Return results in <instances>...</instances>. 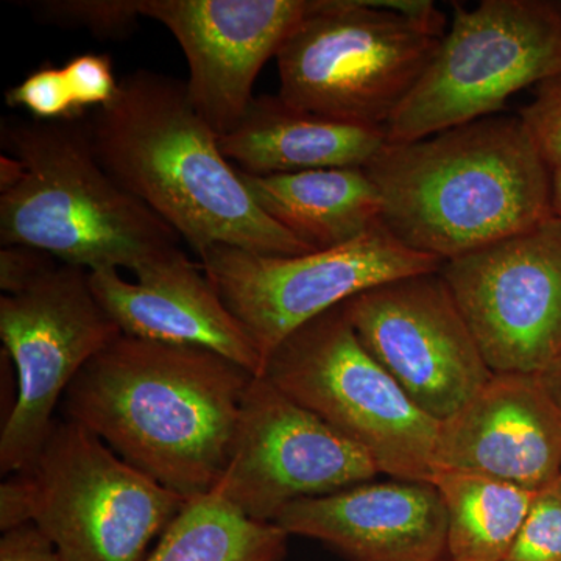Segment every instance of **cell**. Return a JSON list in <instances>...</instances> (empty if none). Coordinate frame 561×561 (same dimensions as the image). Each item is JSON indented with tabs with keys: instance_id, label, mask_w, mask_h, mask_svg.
Instances as JSON below:
<instances>
[{
	"instance_id": "cell-1",
	"label": "cell",
	"mask_w": 561,
	"mask_h": 561,
	"mask_svg": "<svg viewBox=\"0 0 561 561\" xmlns=\"http://www.w3.org/2000/svg\"><path fill=\"white\" fill-rule=\"evenodd\" d=\"M253 378L216 351L121 335L70 383L62 419L191 501L227 470Z\"/></svg>"
},
{
	"instance_id": "cell-2",
	"label": "cell",
	"mask_w": 561,
	"mask_h": 561,
	"mask_svg": "<svg viewBox=\"0 0 561 561\" xmlns=\"http://www.w3.org/2000/svg\"><path fill=\"white\" fill-rule=\"evenodd\" d=\"M84 122L106 172L197 256L216 245L265 256L312 253L251 197L184 81L136 70L121 80L116 99Z\"/></svg>"
},
{
	"instance_id": "cell-3",
	"label": "cell",
	"mask_w": 561,
	"mask_h": 561,
	"mask_svg": "<svg viewBox=\"0 0 561 561\" xmlns=\"http://www.w3.org/2000/svg\"><path fill=\"white\" fill-rule=\"evenodd\" d=\"M364 169L387 230L443 262L553 219L552 172L519 117L387 142Z\"/></svg>"
},
{
	"instance_id": "cell-4",
	"label": "cell",
	"mask_w": 561,
	"mask_h": 561,
	"mask_svg": "<svg viewBox=\"0 0 561 561\" xmlns=\"http://www.w3.org/2000/svg\"><path fill=\"white\" fill-rule=\"evenodd\" d=\"M84 116L2 122V147L24 172L0 192V243L90 272L127 268L138 278L184 254L181 239L106 172Z\"/></svg>"
},
{
	"instance_id": "cell-5",
	"label": "cell",
	"mask_w": 561,
	"mask_h": 561,
	"mask_svg": "<svg viewBox=\"0 0 561 561\" xmlns=\"http://www.w3.org/2000/svg\"><path fill=\"white\" fill-rule=\"evenodd\" d=\"M446 32L440 10L416 16L379 0H312L276 55V95L302 113L386 131Z\"/></svg>"
},
{
	"instance_id": "cell-6",
	"label": "cell",
	"mask_w": 561,
	"mask_h": 561,
	"mask_svg": "<svg viewBox=\"0 0 561 561\" xmlns=\"http://www.w3.org/2000/svg\"><path fill=\"white\" fill-rule=\"evenodd\" d=\"M262 376L359 446L382 474L431 481L440 423L373 359L343 305L291 332Z\"/></svg>"
},
{
	"instance_id": "cell-7",
	"label": "cell",
	"mask_w": 561,
	"mask_h": 561,
	"mask_svg": "<svg viewBox=\"0 0 561 561\" xmlns=\"http://www.w3.org/2000/svg\"><path fill=\"white\" fill-rule=\"evenodd\" d=\"M560 73L561 2L456 5L440 49L387 125V142H412L493 116L516 92Z\"/></svg>"
},
{
	"instance_id": "cell-8",
	"label": "cell",
	"mask_w": 561,
	"mask_h": 561,
	"mask_svg": "<svg viewBox=\"0 0 561 561\" xmlns=\"http://www.w3.org/2000/svg\"><path fill=\"white\" fill-rule=\"evenodd\" d=\"M21 472L32 485V524L66 561H144L187 504L68 419L54 421Z\"/></svg>"
},
{
	"instance_id": "cell-9",
	"label": "cell",
	"mask_w": 561,
	"mask_h": 561,
	"mask_svg": "<svg viewBox=\"0 0 561 561\" xmlns=\"http://www.w3.org/2000/svg\"><path fill=\"white\" fill-rule=\"evenodd\" d=\"M201 267L262 360L321 313L362 291L440 272L445 262L409 249L381 220L356 241L298 256H265L234 247L203 251Z\"/></svg>"
},
{
	"instance_id": "cell-10",
	"label": "cell",
	"mask_w": 561,
	"mask_h": 561,
	"mask_svg": "<svg viewBox=\"0 0 561 561\" xmlns=\"http://www.w3.org/2000/svg\"><path fill=\"white\" fill-rule=\"evenodd\" d=\"M121 335L87 268L58 264L27 290L0 297V339L18 373L16 401L0 434L2 474L31 467L70 383Z\"/></svg>"
},
{
	"instance_id": "cell-11",
	"label": "cell",
	"mask_w": 561,
	"mask_h": 561,
	"mask_svg": "<svg viewBox=\"0 0 561 561\" xmlns=\"http://www.w3.org/2000/svg\"><path fill=\"white\" fill-rule=\"evenodd\" d=\"M343 309L373 359L438 423L494 375L440 272L373 287Z\"/></svg>"
},
{
	"instance_id": "cell-12",
	"label": "cell",
	"mask_w": 561,
	"mask_h": 561,
	"mask_svg": "<svg viewBox=\"0 0 561 561\" xmlns=\"http://www.w3.org/2000/svg\"><path fill=\"white\" fill-rule=\"evenodd\" d=\"M443 279L493 373L540 375L561 354V221L446 261Z\"/></svg>"
},
{
	"instance_id": "cell-13",
	"label": "cell",
	"mask_w": 561,
	"mask_h": 561,
	"mask_svg": "<svg viewBox=\"0 0 561 561\" xmlns=\"http://www.w3.org/2000/svg\"><path fill=\"white\" fill-rule=\"evenodd\" d=\"M375 461L264 376L243 394L230 461L213 493L261 523L291 502L370 482Z\"/></svg>"
},
{
	"instance_id": "cell-14",
	"label": "cell",
	"mask_w": 561,
	"mask_h": 561,
	"mask_svg": "<svg viewBox=\"0 0 561 561\" xmlns=\"http://www.w3.org/2000/svg\"><path fill=\"white\" fill-rule=\"evenodd\" d=\"M312 0H139L140 16L179 41L190 66L187 95L217 135L253 102L261 69L276 58Z\"/></svg>"
},
{
	"instance_id": "cell-15",
	"label": "cell",
	"mask_w": 561,
	"mask_h": 561,
	"mask_svg": "<svg viewBox=\"0 0 561 561\" xmlns=\"http://www.w3.org/2000/svg\"><path fill=\"white\" fill-rule=\"evenodd\" d=\"M435 470L478 472L535 493L553 485L561 470V413L537 375L494 373L442 421Z\"/></svg>"
},
{
	"instance_id": "cell-16",
	"label": "cell",
	"mask_w": 561,
	"mask_h": 561,
	"mask_svg": "<svg viewBox=\"0 0 561 561\" xmlns=\"http://www.w3.org/2000/svg\"><path fill=\"white\" fill-rule=\"evenodd\" d=\"M287 535L330 546L350 561H442L448 519L431 481L364 482L291 502L275 519Z\"/></svg>"
},
{
	"instance_id": "cell-17",
	"label": "cell",
	"mask_w": 561,
	"mask_h": 561,
	"mask_svg": "<svg viewBox=\"0 0 561 561\" xmlns=\"http://www.w3.org/2000/svg\"><path fill=\"white\" fill-rule=\"evenodd\" d=\"M91 289L122 334L144 341L201 346L262 376L264 360L201 265L186 256L128 283L117 271L90 272Z\"/></svg>"
},
{
	"instance_id": "cell-18",
	"label": "cell",
	"mask_w": 561,
	"mask_h": 561,
	"mask_svg": "<svg viewBox=\"0 0 561 561\" xmlns=\"http://www.w3.org/2000/svg\"><path fill=\"white\" fill-rule=\"evenodd\" d=\"M386 144L379 128L302 113L278 95L254 98L241 122L219 138L224 157L253 176L365 168Z\"/></svg>"
},
{
	"instance_id": "cell-19",
	"label": "cell",
	"mask_w": 561,
	"mask_h": 561,
	"mask_svg": "<svg viewBox=\"0 0 561 561\" xmlns=\"http://www.w3.org/2000/svg\"><path fill=\"white\" fill-rule=\"evenodd\" d=\"M239 175L260 208L312 251L356 241L381 220V195L364 168Z\"/></svg>"
},
{
	"instance_id": "cell-20",
	"label": "cell",
	"mask_w": 561,
	"mask_h": 561,
	"mask_svg": "<svg viewBox=\"0 0 561 561\" xmlns=\"http://www.w3.org/2000/svg\"><path fill=\"white\" fill-rule=\"evenodd\" d=\"M451 561H502L529 515L535 491L478 472L435 470Z\"/></svg>"
},
{
	"instance_id": "cell-21",
	"label": "cell",
	"mask_w": 561,
	"mask_h": 561,
	"mask_svg": "<svg viewBox=\"0 0 561 561\" xmlns=\"http://www.w3.org/2000/svg\"><path fill=\"white\" fill-rule=\"evenodd\" d=\"M287 540L278 524L254 522L209 493L187 501L144 561H283Z\"/></svg>"
},
{
	"instance_id": "cell-22",
	"label": "cell",
	"mask_w": 561,
	"mask_h": 561,
	"mask_svg": "<svg viewBox=\"0 0 561 561\" xmlns=\"http://www.w3.org/2000/svg\"><path fill=\"white\" fill-rule=\"evenodd\" d=\"M31 10L44 24L87 28L102 39L131 35L140 18L139 0H44Z\"/></svg>"
},
{
	"instance_id": "cell-23",
	"label": "cell",
	"mask_w": 561,
	"mask_h": 561,
	"mask_svg": "<svg viewBox=\"0 0 561 561\" xmlns=\"http://www.w3.org/2000/svg\"><path fill=\"white\" fill-rule=\"evenodd\" d=\"M502 561H561V489L538 491L522 530Z\"/></svg>"
},
{
	"instance_id": "cell-24",
	"label": "cell",
	"mask_w": 561,
	"mask_h": 561,
	"mask_svg": "<svg viewBox=\"0 0 561 561\" xmlns=\"http://www.w3.org/2000/svg\"><path fill=\"white\" fill-rule=\"evenodd\" d=\"M5 102L11 108L27 110L33 119L41 122L73 121L84 116L73 103L65 72L49 62L7 91Z\"/></svg>"
},
{
	"instance_id": "cell-25",
	"label": "cell",
	"mask_w": 561,
	"mask_h": 561,
	"mask_svg": "<svg viewBox=\"0 0 561 561\" xmlns=\"http://www.w3.org/2000/svg\"><path fill=\"white\" fill-rule=\"evenodd\" d=\"M518 117L546 165L561 171V73L538 84L537 95Z\"/></svg>"
},
{
	"instance_id": "cell-26",
	"label": "cell",
	"mask_w": 561,
	"mask_h": 561,
	"mask_svg": "<svg viewBox=\"0 0 561 561\" xmlns=\"http://www.w3.org/2000/svg\"><path fill=\"white\" fill-rule=\"evenodd\" d=\"M73 103L81 114L102 108L116 99L121 81L114 77L113 61L106 54H81L62 66Z\"/></svg>"
},
{
	"instance_id": "cell-27",
	"label": "cell",
	"mask_w": 561,
	"mask_h": 561,
	"mask_svg": "<svg viewBox=\"0 0 561 561\" xmlns=\"http://www.w3.org/2000/svg\"><path fill=\"white\" fill-rule=\"evenodd\" d=\"M58 262L46 251L25 245H7L0 251V287L3 295L27 290L36 280L57 267Z\"/></svg>"
},
{
	"instance_id": "cell-28",
	"label": "cell",
	"mask_w": 561,
	"mask_h": 561,
	"mask_svg": "<svg viewBox=\"0 0 561 561\" xmlns=\"http://www.w3.org/2000/svg\"><path fill=\"white\" fill-rule=\"evenodd\" d=\"M0 561H66L49 538L35 526L25 524L3 531Z\"/></svg>"
},
{
	"instance_id": "cell-29",
	"label": "cell",
	"mask_w": 561,
	"mask_h": 561,
	"mask_svg": "<svg viewBox=\"0 0 561 561\" xmlns=\"http://www.w3.org/2000/svg\"><path fill=\"white\" fill-rule=\"evenodd\" d=\"M32 524V485L25 472L11 474L0 486V529Z\"/></svg>"
},
{
	"instance_id": "cell-30",
	"label": "cell",
	"mask_w": 561,
	"mask_h": 561,
	"mask_svg": "<svg viewBox=\"0 0 561 561\" xmlns=\"http://www.w3.org/2000/svg\"><path fill=\"white\" fill-rule=\"evenodd\" d=\"M537 378L541 383L542 390L548 394L549 400L553 402V405L561 413V354L540 375H537Z\"/></svg>"
},
{
	"instance_id": "cell-31",
	"label": "cell",
	"mask_w": 561,
	"mask_h": 561,
	"mask_svg": "<svg viewBox=\"0 0 561 561\" xmlns=\"http://www.w3.org/2000/svg\"><path fill=\"white\" fill-rule=\"evenodd\" d=\"M22 172H24V168L20 160L11 154H2L0 158V192L13 187L21 180Z\"/></svg>"
},
{
	"instance_id": "cell-32",
	"label": "cell",
	"mask_w": 561,
	"mask_h": 561,
	"mask_svg": "<svg viewBox=\"0 0 561 561\" xmlns=\"http://www.w3.org/2000/svg\"><path fill=\"white\" fill-rule=\"evenodd\" d=\"M552 213L561 221V171L552 172Z\"/></svg>"
},
{
	"instance_id": "cell-33",
	"label": "cell",
	"mask_w": 561,
	"mask_h": 561,
	"mask_svg": "<svg viewBox=\"0 0 561 561\" xmlns=\"http://www.w3.org/2000/svg\"><path fill=\"white\" fill-rule=\"evenodd\" d=\"M557 485H559L561 489V470H560L559 479H557Z\"/></svg>"
}]
</instances>
